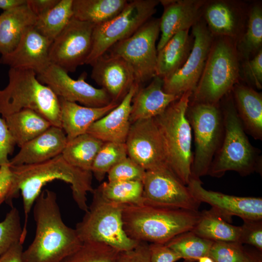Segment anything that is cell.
Listing matches in <instances>:
<instances>
[{
	"label": "cell",
	"instance_id": "6da1fadb",
	"mask_svg": "<svg viewBox=\"0 0 262 262\" xmlns=\"http://www.w3.org/2000/svg\"><path fill=\"white\" fill-rule=\"evenodd\" d=\"M10 167L13 172V184L5 202L12 207L13 199L18 197L21 192L24 213L22 243L26 237L28 220L32 208L43 187L48 182L60 180L69 184L73 198L77 206L84 212L87 211L86 196L88 192H92L94 190L92 173L69 164L61 154L42 163Z\"/></svg>",
	"mask_w": 262,
	"mask_h": 262
},
{
	"label": "cell",
	"instance_id": "7a4b0ae2",
	"mask_svg": "<svg viewBox=\"0 0 262 262\" xmlns=\"http://www.w3.org/2000/svg\"><path fill=\"white\" fill-rule=\"evenodd\" d=\"M33 215L35 234L23 251V262H61L82 244L76 229L64 222L53 191H41L33 205Z\"/></svg>",
	"mask_w": 262,
	"mask_h": 262
},
{
	"label": "cell",
	"instance_id": "3957f363",
	"mask_svg": "<svg viewBox=\"0 0 262 262\" xmlns=\"http://www.w3.org/2000/svg\"><path fill=\"white\" fill-rule=\"evenodd\" d=\"M200 216L198 211L157 206L143 201L122 205L124 231L138 242L166 244L192 230Z\"/></svg>",
	"mask_w": 262,
	"mask_h": 262
},
{
	"label": "cell",
	"instance_id": "277c9868",
	"mask_svg": "<svg viewBox=\"0 0 262 262\" xmlns=\"http://www.w3.org/2000/svg\"><path fill=\"white\" fill-rule=\"evenodd\" d=\"M220 104L224 118V132L221 145L214 156L208 175L222 177L228 171L242 176L260 172V151L250 143L238 115L231 92Z\"/></svg>",
	"mask_w": 262,
	"mask_h": 262
},
{
	"label": "cell",
	"instance_id": "5b68a950",
	"mask_svg": "<svg viewBox=\"0 0 262 262\" xmlns=\"http://www.w3.org/2000/svg\"><path fill=\"white\" fill-rule=\"evenodd\" d=\"M32 110L52 126L61 128L59 98L28 69L10 68L8 83L0 90V114L2 118L23 109Z\"/></svg>",
	"mask_w": 262,
	"mask_h": 262
},
{
	"label": "cell",
	"instance_id": "8992f818",
	"mask_svg": "<svg viewBox=\"0 0 262 262\" xmlns=\"http://www.w3.org/2000/svg\"><path fill=\"white\" fill-rule=\"evenodd\" d=\"M192 94L187 92L154 117L165 151L167 165L185 185L191 177L192 131L186 112Z\"/></svg>",
	"mask_w": 262,
	"mask_h": 262
},
{
	"label": "cell",
	"instance_id": "52a82bcc",
	"mask_svg": "<svg viewBox=\"0 0 262 262\" xmlns=\"http://www.w3.org/2000/svg\"><path fill=\"white\" fill-rule=\"evenodd\" d=\"M240 54L234 39L219 37L213 42L190 103L218 104L238 83Z\"/></svg>",
	"mask_w": 262,
	"mask_h": 262
},
{
	"label": "cell",
	"instance_id": "ba28073f",
	"mask_svg": "<svg viewBox=\"0 0 262 262\" xmlns=\"http://www.w3.org/2000/svg\"><path fill=\"white\" fill-rule=\"evenodd\" d=\"M92 202L75 229L82 242L105 243L119 251L133 249L140 242L126 234L122 220V205L105 199L96 188Z\"/></svg>",
	"mask_w": 262,
	"mask_h": 262
},
{
	"label": "cell",
	"instance_id": "9c48e42d",
	"mask_svg": "<svg viewBox=\"0 0 262 262\" xmlns=\"http://www.w3.org/2000/svg\"><path fill=\"white\" fill-rule=\"evenodd\" d=\"M186 117L193 132L191 177L200 179L208 175L213 159L223 139L224 118L219 103H189Z\"/></svg>",
	"mask_w": 262,
	"mask_h": 262
},
{
	"label": "cell",
	"instance_id": "30bf717a",
	"mask_svg": "<svg viewBox=\"0 0 262 262\" xmlns=\"http://www.w3.org/2000/svg\"><path fill=\"white\" fill-rule=\"evenodd\" d=\"M160 0H129L125 8L109 20L95 25L92 47L85 64L91 65L116 43L127 38L156 12Z\"/></svg>",
	"mask_w": 262,
	"mask_h": 262
},
{
	"label": "cell",
	"instance_id": "8fae6325",
	"mask_svg": "<svg viewBox=\"0 0 262 262\" xmlns=\"http://www.w3.org/2000/svg\"><path fill=\"white\" fill-rule=\"evenodd\" d=\"M160 33V18H151L130 37L114 45L105 53L124 59L132 70L135 83L141 87L156 76V42Z\"/></svg>",
	"mask_w": 262,
	"mask_h": 262
},
{
	"label": "cell",
	"instance_id": "7c38bea8",
	"mask_svg": "<svg viewBox=\"0 0 262 262\" xmlns=\"http://www.w3.org/2000/svg\"><path fill=\"white\" fill-rule=\"evenodd\" d=\"M95 25L73 17L52 41L49 49L50 63L67 72H74L85 64L92 47Z\"/></svg>",
	"mask_w": 262,
	"mask_h": 262
},
{
	"label": "cell",
	"instance_id": "4fadbf2b",
	"mask_svg": "<svg viewBox=\"0 0 262 262\" xmlns=\"http://www.w3.org/2000/svg\"><path fill=\"white\" fill-rule=\"evenodd\" d=\"M193 45L183 66L169 77L163 79V90L181 96L193 92L202 75L214 37L205 22L200 19L192 27Z\"/></svg>",
	"mask_w": 262,
	"mask_h": 262
},
{
	"label": "cell",
	"instance_id": "5bb4252c",
	"mask_svg": "<svg viewBox=\"0 0 262 262\" xmlns=\"http://www.w3.org/2000/svg\"><path fill=\"white\" fill-rule=\"evenodd\" d=\"M143 202L173 208L198 211L201 203L168 167L146 171Z\"/></svg>",
	"mask_w": 262,
	"mask_h": 262
},
{
	"label": "cell",
	"instance_id": "9a60e30c",
	"mask_svg": "<svg viewBox=\"0 0 262 262\" xmlns=\"http://www.w3.org/2000/svg\"><path fill=\"white\" fill-rule=\"evenodd\" d=\"M86 74L83 72L77 80L73 79L64 69L51 64L37 75L42 83L48 86L58 98L65 100L89 107H101L113 102L104 89L95 88L86 82Z\"/></svg>",
	"mask_w": 262,
	"mask_h": 262
},
{
	"label": "cell",
	"instance_id": "2e32d148",
	"mask_svg": "<svg viewBox=\"0 0 262 262\" xmlns=\"http://www.w3.org/2000/svg\"><path fill=\"white\" fill-rule=\"evenodd\" d=\"M125 144L128 156L146 171L168 167L163 141L154 118L131 123Z\"/></svg>",
	"mask_w": 262,
	"mask_h": 262
},
{
	"label": "cell",
	"instance_id": "e0dca14e",
	"mask_svg": "<svg viewBox=\"0 0 262 262\" xmlns=\"http://www.w3.org/2000/svg\"><path fill=\"white\" fill-rule=\"evenodd\" d=\"M187 186L198 202L210 204L229 222L234 215L243 220L262 219L261 197L237 196L208 190L202 186L200 179L191 178Z\"/></svg>",
	"mask_w": 262,
	"mask_h": 262
},
{
	"label": "cell",
	"instance_id": "ac0fdd59",
	"mask_svg": "<svg viewBox=\"0 0 262 262\" xmlns=\"http://www.w3.org/2000/svg\"><path fill=\"white\" fill-rule=\"evenodd\" d=\"M91 77L119 103L135 83L132 70L122 58L105 53L91 65Z\"/></svg>",
	"mask_w": 262,
	"mask_h": 262
},
{
	"label": "cell",
	"instance_id": "d6986e66",
	"mask_svg": "<svg viewBox=\"0 0 262 262\" xmlns=\"http://www.w3.org/2000/svg\"><path fill=\"white\" fill-rule=\"evenodd\" d=\"M51 42L32 27L24 33L12 51L1 55L0 63L10 68L31 69L37 75L41 74L51 64L49 49Z\"/></svg>",
	"mask_w": 262,
	"mask_h": 262
},
{
	"label": "cell",
	"instance_id": "ffe728a7",
	"mask_svg": "<svg viewBox=\"0 0 262 262\" xmlns=\"http://www.w3.org/2000/svg\"><path fill=\"white\" fill-rule=\"evenodd\" d=\"M164 12L160 18L161 37L157 46L160 50L174 35L189 30L200 19L206 1L161 0Z\"/></svg>",
	"mask_w": 262,
	"mask_h": 262
},
{
	"label": "cell",
	"instance_id": "44dd1931",
	"mask_svg": "<svg viewBox=\"0 0 262 262\" xmlns=\"http://www.w3.org/2000/svg\"><path fill=\"white\" fill-rule=\"evenodd\" d=\"M140 87L134 83L118 106L94 122L86 132L104 143H125L131 125L132 99Z\"/></svg>",
	"mask_w": 262,
	"mask_h": 262
},
{
	"label": "cell",
	"instance_id": "7402d4cb",
	"mask_svg": "<svg viewBox=\"0 0 262 262\" xmlns=\"http://www.w3.org/2000/svg\"><path fill=\"white\" fill-rule=\"evenodd\" d=\"M67 142L63 130L51 126L45 131L25 143L10 160L11 166L42 163L62 154Z\"/></svg>",
	"mask_w": 262,
	"mask_h": 262
},
{
	"label": "cell",
	"instance_id": "603a6c76",
	"mask_svg": "<svg viewBox=\"0 0 262 262\" xmlns=\"http://www.w3.org/2000/svg\"><path fill=\"white\" fill-rule=\"evenodd\" d=\"M163 85V79L155 76L147 86L138 89L131 101V124L139 120L155 117L180 97L165 93Z\"/></svg>",
	"mask_w": 262,
	"mask_h": 262
},
{
	"label": "cell",
	"instance_id": "cb8c5ba5",
	"mask_svg": "<svg viewBox=\"0 0 262 262\" xmlns=\"http://www.w3.org/2000/svg\"><path fill=\"white\" fill-rule=\"evenodd\" d=\"M61 128L67 141L86 133L90 126L101 118L119 103L112 102L101 107L81 106L59 98Z\"/></svg>",
	"mask_w": 262,
	"mask_h": 262
},
{
	"label": "cell",
	"instance_id": "d4e9b609",
	"mask_svg": "<svg viewBox=\"0 0 262 262\" xmlns=\"http://www.w3.org/2000/svg\"><path fill=\"white\" fill-rule=\"evenodd\" d=\"M234 105L246 133L255 140L262 139V94L253 88L237 83L231 90Z\"/></svg>",
	"mask_w": 262,
	"mask_h": 262
},
{
	"label": "cell",
	"instance_id": "484cf974",
	"mask_svg": "<svg viewBox=\"0 0 262 262\" xmlns=\"http://www.w3.org/2000/svg\"><path fill=\"white\" fill-rule=\"evenodd\" d=\"M239 9L225 0L206 2L202 16L213 36L234 39L242 28V15Z\"/></svg>",
	"mask_w": 262,
	"mask_h": 262
},
{
	"label": "cell",
	"instance_id": "4316f807",
	"mask_svg": "<svg viewBox=\"0 0 262 262\" xmlns=\"http://www.w3.org/2000/svg\"><path fill=\"white\" fill-rule=\"evenodd\" d=\"M37 17L27 3L0 15V54L12 51L24 33L34 27Z\"/></svg>",
	"mask_w": 262,
	"mask_h": 262
},
{
	"label": "cell",
	"instance_id": "83f0119b",
	"mask_svg": "<svg viewBox=\"0 0 262 262\" xmlns=\"http://www.w3.org/2000/svg\"><path fill=\"white\" fill-rule=\"evenodd\" d=\"M189 30L174 35L157 51L156 76L165 79L180 69L188 58L193 45Z\"/></svg>",
	"mask_w": 262,
	"mask_h": 262
},
{
	"label": "cell",
	"instance_id": "f1b7e54d",
	"mask_svg": "<svg viewBox=\"0 0 262 262\" xmlns=\"http://www.w3.org/2000/svg\"><path fill=\"white\" fill-rule=\"evenodd\" d=\"M3 118L16 145L20 147L52 126L39 114L28 109Z\"/></svg>",
	"mask_w": 262,
	"mask_h": 262
},
{
	"label": "cell",
	"instance_id": "f546056e",
	"mask_svg": "<svg viewBox=\"0 0 262 262\" xmlns=\"http://www.w3.org/2000/svg\"><path fill=\"white\" fill-rule=\"evenodd\" d=\"M213 209L201 212L199 220L191 230L197 235L213 242H238L241 227L230 224Z\"/></svg>",
	"mask_w": 262,
	"mask_h": 262
},
{
	"label": "cell",
	"instance_id": "4dcf8cb0",
	"mask_svg": "<svg viewBox=\"0 0 262 262\" xmlns=\"http://www.w3.org/2000/svg\"><path fill=\"white\" fill-rule=\"evenodd\" d=\"M128 2L127 0H73V17L98 25L117 15Z\"/></svg>",
	"mask_w": 262,
	"mask_h": 262
},
{
	"label": "cell",
	"instance_id": "1f68e13d",
	"mask_svg": "<svg viewBox=\"0 0 262 262\" xmlns=\"http://www.w3.org/2000/svg\"><path fill=\"white\" fill-rule=\"evenodd\" d=\"M103 144L86 132L67 141L61 154L72 165L91 172L94 159Z\"/></svg>",
	"mask_w": 262,
	"mask_h": 262
},
{
	"label": "cell",
	"instance_id": "d6a6232c",
	"mask_svg": "<svg viewBox=\"0 0 262 262\" xmlns=\"http://www.w3.org/2000/svg\"><path fill=\"white\" fill-rule=\"evenodd\" d=\"M73 0H59L49 12L37 17L34 28L52 41L73 17Z\"/></svg>",
	"mask_w": 262,
	"mask_h": 262
},
{
	"label": "cell",
	"instance_id": "836d02e7",
	"mask_svg": "<svg viewBox=\"0 0 262 262\" xmlns=\"http://www.w3.org/2000/svg\"><path fill=\"white\" fill-rule=\"evenodd\" d=\"M213 243V241L188 231L175 236L165 244L184 262H195L202 257L209 256Z\"/></svg>",
	"mask_w": 262,
	"mask_h": 262
},
{
	"label": "cell",
	"instance_id": "e575fe53",
	"mask_svg": "<svg viewBox=\"0 0 262 262\" xmlns=\"http://www.w3.org/2000/svg\"><path fill=\"white\" fill-rule=\"evenodd\" d=\"M97 189L105 199L119 204L138 203L143 200L140 181L103 182Z\"/></svg>",
	"mask_w": 262,
	"mask_h": 262
},
{
	"label": "cell",
	"instance_id": "d590c367",
	"mask_svg": "<svg viewBox=\"0 0 262 262\" xmlns=\"http://www.w3.org/2000/svg\"><path fill=\"white\" fill-rule=\"evenodd\" d=\"M119 252L105 243L85 242L61 262H116Z\"/></svg>",
	"mask_w": 262,
	"mask_h": 262
},
{
	"label": "cell",
	"instance_id": "8d00e7d4",
	"mask_svg": "<svg viewBox=\"0 0 262 262\" xmlns=\"http://www.w3.org/2000/svg\"><path fill=\"white\" fill-rule=\"evenodd\" d=\"M127 157L125 143H104L92 164V175L101 181L112 168Z\"/></svg>",
	"mask_w": 262,
	"mask_h": 262
},
{
	"label": "cell",
	"instance_id": "74e56055",
	"mask_svg": "<svg viewBox=\"0 0 262 262\" xmlns=\"http://www.w3.org/2000/svg\"><path fill=\"white\" fill-rule=\"evenodd\" d=\"M246 32L242 38L239 50L244 58L249 60L250 55L257 53L262 45V9L255 5L249 13Z\"/></svg>",
	"mask_w": 262,
	"mask_h": 262
},
{
	"label": "cell",
	"instance_id": "f35d334b",
	"mask_svg": "<svg viewBox=\"0 0 262 262\" xmlns=\"http://www.w3.org/2000/svg\"><path fill=\"white\" fill-rule=\"evenodd\" d=\"M22 234L19 213L13 206L0 222V257L14 245L21 242Z\"/></svg>",
	"mask_w": 262,
	"mask_h": 262
},
{
	"label": "cell",
	"instance_id": "ab89813d",
	"mask_svg": "<svg viewBox=\"0 0 262 262\" xmlns=\"http://www.w3.org/2000/svg\"><path fill=\"white\" fill-rule=\"evenodd\" d=\"M209 256L214 262H250L256 257L238 242H213Z\"/></svg>",
	"mask_w": 262,
	"mask_h": 262
},
{
	"label": "cell",
	"instance_id": "60d3db41",
	"mask_svg": "<svg viewBox=\"0 0 262 262\" xmlns=\"http://www.w3.org/2000/svg\"><path fill=\"white\" fill-rule=\"evenodd\" d=\"M146 170L128 156L120 161L107 173L108 181H142Z\"/></svg>",
	"mask_w": 262,
	"mask_h": 262
},
{
	"label": "cell",
	"instance_id": "b9f144b4",
	"mask_svg": "<svg viewBox=\"0 0 262 262\" xmlns=\"http://www.w3.org/2000/svg\"><path fill=\"white\" fill-rule=\"evenodd\" d=\"M241 227L240 243L262 250V219L245 220Z\"/></svg>",
	"mask_w": 262,
	"mask_h": 262
},
{
	"label": "cell",
	"instance_id": "7bdbcfd3",
	"mask_svg": "<svg viewBox=\"0 0 262 262\" xmlns=\"http://www.w3.org/2000/svg\"><path fill=\"white\" fill-rule=\"evenodd\" d=\"M244 72L247 80L258 89L262 87V49L244 63Z\"/></svg>",
	"mask_w": 262,
	"mask_h": 262
},
{
	"label": "cell",
	"instance_id": "ee69618b",
	"mask_svg": "<svg viewBox=\"0 0 262 262\" xmlns=\"http://www.w3.org/2000/svg\"><path fill=\"white\" fill-rule=\"evenodd\" d=\"M16 145L4 119L0 117V166L9 163L8 156L13 153Z\"/></svg>",
	"mask_w": 262,
	"mask_h": 262
},
{
	"label": "cell",
	"instance_id": "f6af8a7d",
	"mask_svg": "<svg viewBox=\"0 0 262 262\" xmlns=\"http://www.w3.org/2000/svg\"><path fill=\"white\" fill-rule=\"evenodd\" d=\"M150 262H176L180 257L165 244H148Z\"/></svg>",
	"mask_w": 262,
	"mask_h": 262
},
{
	"label": "cell",
	"instance_id": "bcb514c9",
	"mask_svg": "<svg viewBox=\"0 0 262 262\" xmlns=\"http://www.w3.org/2000/svg\"><path fill=\"white\" fill-rule=\"evenodd\" d=\"M116 262H150L148 244L140 242L133 249L120 251Z\"/></svg>",
	"mask_w": 262,
	"mask_h": 262
},
{
	"label": "cell",
	"instance_id": "7dc6e473",
	"mask_svg": "<svg viewBox=\"0 0 262 262\" xmlns=\"http://www.w3.org/2000/svg\"><path fill=\"white\" fill-rule=\"evenodd\" d=\"M13 172L9 163L0 166V205L5 202L12 189Z\"/></svg>",
	"mask_w": 262,
	"mask_h": 262
},
{
	"label": "cell",
	"instance_id": "c3c4849f",
	"mask_svg": "<svg viewBox=\"0 0 262 262\" xmlns=\"http://www.w3.org/2000/svg\"><path fill=\"white\" fill-rule=\"evenodd\" d=\"M59 0H27V4L37 17H39L53 8Z\"/></svg>",
	"mask_w": 262,
	"mask_h": 262
},
{
	"label": "cell",
	"instance_id": "681fc988",
	"mask_svg": "<svg viewBox=\"0 0 262 262\" xmlns=\"http://www.w3.org/2000/svg\"><path fill=\"white\" fill-rule=\"evenodd\" d=\"M23 243L20 242L14 245L0 257V262H23Z\"/></svg>",
	"mask_w": 262,
	"mask_h": 262
},
{
	"label": "cell",
	"instance_id": "f907efd6",
	"mask_svg": "<svg viewBox=\"0 0 262 262\" xmlns=\"http://www.w3.org/2000/svg\"><path fill=\"white\" fill-rule=\"evenodd\" d=\"M27 3V0H0V9L7 11Z\"/></svg>",
	"mask_w": 262,
	"mask_h": 262
},
{
	"label": "cell",
	"instance_id": "816d5d0a",
	"mask_svg": "<svg viewBox=\"0 0 262 262\" xmlns=\"http://www.w3.org/2000/svg\"><path fill=\"white\" fill-rule=\"evenodd\" d=\"M198 262H214V261L209 256H203L198 260Z\"/></svg>",
	"mask_w": 262,
	"mask_h": 262
},
{
	"label": "cell",
	"instance_id": "f5cc1de1",
	"mask_svg": "<svg viewBox=\"0 0 262 262\" xmlns=\"http://www.w3.org/2000/svg\"><path fill=\"white\" fill-rule=\"evenodd\" d=\"M250 262H262V259L260 257H256L253 261Z\"/></svg>",
	"mask_w": 262,
	"mask_h": 262
}]
</instances>
